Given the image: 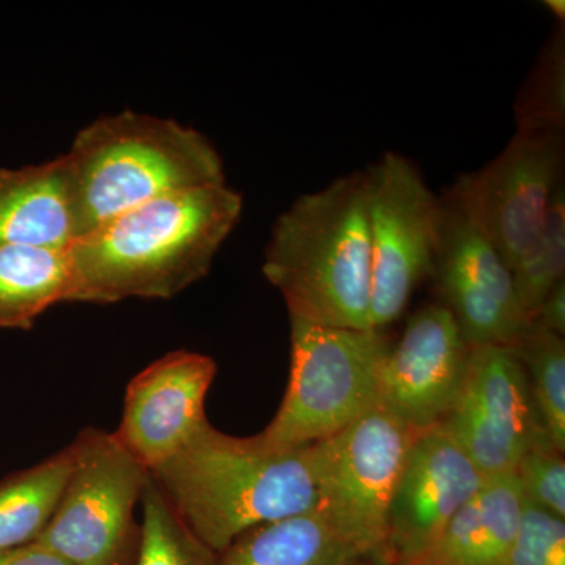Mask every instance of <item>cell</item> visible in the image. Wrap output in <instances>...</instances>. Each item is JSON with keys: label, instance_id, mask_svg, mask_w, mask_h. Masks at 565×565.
I'll return each mask as SVG.
<instances>
[{"label": "cell", "instance_id": "cell-1", "mask_svg": "<svg viewBox=\"0 0 565 565\" xmlns=\"http://www.w3.org/2000/svg\"><path fill=\"white\" fill-rule=\"evenodd\" d=\"M243 210L241 193L217 184L118 215L68 248V302L172 299L206 277Z\"/></svg>", "mask_w": 565, "mask_h": 565}, {"label": "cell", "instance_id": "cell-2", "mask_svg": "<svg viewBox=\"0 0 565 565\" xmlns=\"http://www.w3.org/2000/svg\"><path fill=\"white\" fill-rule=\"evenodd\" d=\"M151 479L211 552L253 527L316 511V444L270 448L258 434L234 437L204 424Z\"/></svg>", "mask_w": 565, "mask_h": 565}, {"label": "cell", "instance_id": "cell-3", "mask_svg": "<svg viewBox=\"0 0 565 565\" xmlns=\"http://www.w3.org/2000/svg\"><path fill=\"white\" fill-rule=\"evenodd\" d=\"M366 172H353L299 196L275 222L263 274L289 318L373 330Z\"/></svg>", "mask_w": 565, "mask_h": 565}, {"label": "cell", "instance_id": "cell-4", "mask_svg": "<svg viewBox=\"0 0 565 565\" xmlns=\"http://www.w3.org/2000/svg\"><path fill=\"white\" fill-rule=\"evenodd\" d=\"M63 156L76 243L152 200L226 184L221 154L206 136L172 118L139 111L96 118Z\"/></svg>", "mask_w": 565, "mask_h": 565}, {"label": "cell", "instance_id": "cell-5", "mask_svg": "<svg viewBox=\"0 0 565 565\" xmlns=\"http://www.w3.org/2000/svg\"><path fill=\"white\" fill-rule=\"evenodd\" d=\"M291 319V371L273 422L258 434L270 448L333 437L379 405L392 343L384 330H352Z\"/></svg>", "mask_w": 565, "mask_h": 565}, {"label": "cell", "instance_id": "cell-6", "mask_svg": "<svg viewBox=\"0 0 565 565\" xmlns=\"http://www.w3.org/2000/svg\"><path fill=\"white\" fill-rule=\"evenodd\" d=\"M71 446L68 481L36 544L71 565H137L141 525L136 508L150 471L114 433L98 427H85Z\"/></svg>", "mask_w": 565, "mask_h": 565}, {"label": "cell", "instance_id": "cell-7", "mask_svg": "<svg viewBox=\"0 0 565 565\" xmlns=\"http://www.w3.org/2000/svg\"><path fill=\"white\" fill-rule=\"evenodd\" d=\"M419 433L382 405L316 444L319 504L371 565H385L390 508Z\"/></svg>", "mask_w": 565, "mask_h": 565}, {"label": "cell", "instance_id": "cell-8", "mask_svg": "<svg viewBox=\"0 0 565 565\" xmlns=\"http://www.w3.org/2000/svg\"><path fill=\"white\" fill-rule=\"evenodd\" d=\"M364 172L373 258L370 323L384 330L404 313L416 286L433 275L441 202L399 152H385Z\"/></svg>", "mask_w": 565, "mask_h": 565}, {"label": "cell", "instance_id": "cell-9", "mask_svg": "<svg viewBox=\"0 0 565 565\" xmlns=\"http://www.w3.org/2000/svg\"><path fill=\"white\" fill-rule=\"evenodd\" d=\"M564 134L516 131L497 158L449 189L509 269L544 225L564 184Z\"/></svg>", "mask_w": 565, "mask_h": 565}, {"label": "cell", "instance_id": "cell-10", "mask_svg": "<svg viewBox=\"0 0 565 565\" xmlns=\"http://www.w3.org/2000/svg\"><path fill=\"white\" fill-rule=\"evenodd\" d=\"M433 275L470 348L515 343L530 319L516 299L514 278L451 192L440 199Z\"/></svg>", "mask_w": 565, "mask_h": 565}, {"label": "cell", "instance_id": "cell-11", "mask_svg": "<svg viewBox=\"0 0 565 565\" xmlns=\"http://www.w3.org/2000/svg\"><path fill=\"white\" fill-rule=\"evenodd\" d=\"M486 478L514 475L539 435L546 434L527 375L504 345H473L462 388L444 423Z\"/></svg>", "mask_w": 565, "mask_h": 565}, {"label": "cell", "instance_id": "cell-12", "mask_svg": "<svg viewBox=\"0 0 565 565\" xmlns=\"http://www.w3.org/2000/svg\"><path fill=\"white\" fill-rule=\"evenodd\" d=\"M217 363L204 353L174 351L129 382L115 437L148 471L172 459L207 422L206 397Z\"/></svg>", "mask_w": 565, "mask_h": 565}, {"label": "cell", "instance_id": "cell-13", "mask_svg": "<svg viewBox=\"0 0 565 565\" xmlns=\"http://www.w3.org/2000/svg\"><path fill=\"white\" fill-rule=\"evenodd\" d=\"M470 345L445 305L416 311L381 371L379 405L423 433L445 422L462 388Z\"/></svg>", "mask_w": 565, "mask_h": 565}, {"label": "cell", "instance_id": "cell-14", "mask_svg": "<svg viewBox=\"0 0 565 565\" xmlns=\"http://www.w3.org/2000/svg\"><path fill=\"white\" fill-rule=\"evenodd\" d=\"M486 479L444 424L419 433L390 508L385 565L424 555Z\"/></svg>", "mask_w": 565, "mask_h": 565}, {"label": "cell", "instance_id": "cell-15", "mask_svg": "<svg viewBox=\"0 0 565 565\" xmlns=\"http://www.w3.org/2000/svg\"><path fill=\"white\" fill-rule=\"evenodd\" d=\"M76 243L65 156L0 169V245L68 250Z\"/></svg>", "mask_w": 565, "mask_h": 565}, {"label": "cell", "instance_id": "cell-16", "mask_svg": "<svg viewBox=\"0 0 565 565\" xmlns=\"http://www.w3.org/2000/svg\"><path fill=\"white\" fill-rule=\"evenodd\" d=\"M523 514L514 475L487 478L424 555L404 565H505Z\"/></svg>", "mask_w": 565, "mask_h": 565}, {"label": "cell", "instance_id": "cell-17", "mask_svg": "<svg viewBox=\"0 0 565 565\" xmlns=\"http://www.w3.org/2000/svg\"><path fill=\"white\" fill-rule=\"evenodd\" d=\"M212 565H371L318 511L253 527Z\"/></svg>", "mask_w": 565, "mask_h": 565}, {"label": "cell", "instance_id": "cell-18", "mask_svg": "<svg viewBox=\"0 0 565 565\" xmlns=\"http://www.w3.org/2000/svg\"><path fill=\"white\" fill-rule=\"evenodd\" d=\"M68 250L0 245V329H31L54 305L68 302Z\"/></svg>", "mask_w": 565, "mask_h": 565}, {"label": "cell", "instance_id": "cell-19", "mask_svg": "<svg viewBox=\"0 0 565 565\" xmlns=\"http://www.w3.org/2000/svg\"><path fill=\"white\" fill-rule=\"evenodd\" d=\"M68 445L35 467L0 482V555L32 544L50 523L73 468Z\"/></svg>", "mask_w": 565, "mask_h": 565}, {"label": "cell", "instance_id": "cell-20", "mask_svg": "<svg viewBox=\"0 0 565 565\" xmlns=\"http://www.w3.org/2000/svg\"><path fill=\"white\" fill-rule=\"evenodd\" d=\"M509 349L525 370L542 427L565 452L564 338L531 322Z\"/></svg>", "mask_w": 565, "mask_h": 565}, {"label": "cell", "instance_id": "cell-21", "mask_svg": "<svg viewBox=\"0 0 565 565\" xmlns=\"http://www.w3.org/2000/svg\"><path fill=\"white\" fill-rule=\"evenodd\" d=\"M516 299L533 321L541 305L565 281V191L557 189L544 225L511 269Z\"/></svg>", "mask_w": 565, "mask_h": 565}, {"label": "cell", "instance_id": "cell-22", "mask_svg": "<svg viewBox=\"0 0 565 565\" xmlns=\"http://www.w3.org/2000/svg\"><path fill=\"white\" fill-rule=\"evenodd\" d=\"M515 121L519 132L564 134L565 126V33L557 25L530 76L516 96Z\"/></svg>", "mask_w": 565, "mask_h": 565}, {"label": "cell", "instance_id": "cell-23", "mask_svg": "<svg viewBox=\"0 0 565 565\" xmlns=\"http://www.w3.org/2000/svg\"><path fill=\"white\" fill-rule=\"evenodd\" d=\"M137 565H212L215 553L189 530L156 482L148 481Z\"/></svg>", "mask_w": 565, "mask_h": 565}, {"label": "cell", "instance_id": "cell-24", "mask_svg": "<svg viewBox=\"0 0 565 565\" xmlns=\"http://www.w3.org/2000/svg\"><path fill=\"white\" fill-rule=\"evenodd\" d=\"M514 476L526 501L565 519L564 451L548 435L535 438L516 465Z\"/></svg>", "mask_w": 565, "mask_h": 565}, {"label": "cell", "instance_id": "cell-25", "mask_svg": "<svg viewBox=\"0 0 565 565\" xmlns=\"http://www.w3.org/2000/svg\"><path fill=\"white\" fill-rule=\"evenodd\" d=\"M505 565H565V519L523 498V514Z\"/></svg>", "mask_w": 565, "mask_h": 565}, {"label": "cell", "instance_id": "cell-26", "mask_svg": "<svg viewBox=\"0 0 565 565\" xmlns=\"http://www.w3.org/2000/svg\"><path fill=\"white\" fill-rule=\"evenodd\" d=\"M531 322L548 332L565 337V281L559 282L550 292Z\"/></svg>", "mask_w": 565, "mask_h": 565}, {"label": "cell", "instance_id": "cell-27", "mask_svg": "<svg viewBox=\"0 0 565 565\" xmlns=\"http://www.w3.org/2000/svg\"><path fill=\"white\" fill-rule=\"evenodd\" d=\"M0 565H71L46 546L32 544L18 546L0 555Z\"/></svg>", "mask_w": 565, "mask_h": 565}, {"label": "cell", "instance_id": "cell-28", "mask_svg": "<svg viewBox=\"0 0 565 565\" xmlns=\"http://www.w3.org/2000/svg\"><path fill=\"white\" fill-rule=\"evenodd\" d=\"M546 9L552 11L555 14L557 22L564 24L565 20V3L564 0H546L545 2Z\"/></svg>", "mask_w": 565, "mask_h": 565}]
</instances>
